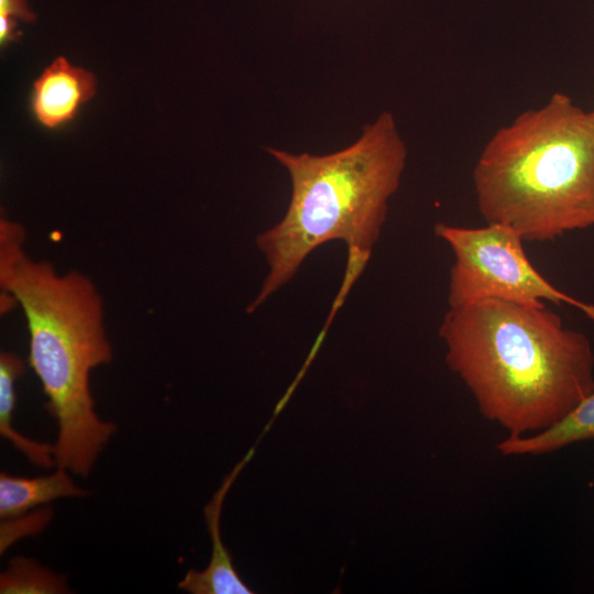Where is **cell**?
I'll return each instance as SVG.
<instances>
[{"instance_id":"10","label":"cell","mask_w":594,"mask_h":594,"mask_svg":"<svg viewBox=\"0 0 594 594\" xmlns=\"http://www.w3.org/2000/svg\"><path fill=\"white\" fill-rule=\"evenodd\" d=\"M65 580L25 558L11 560L9 569L1 574L0 593H64Z\"/></svg>"},{"instance_id":"9","label":"cell","mask_w":594,"mask_h":594,"mask_svg":"<svg viewBox=\"0 0 594 594\" xmlns=\"http://www.w3.org/2000/svg\"><path fill=\"white\" fill-rule=\"evenodd\" d=\"M67 470H58L50 475L24 477L0 474V517L2 520L23 516L38 505L61 497L82 496L85 491L77 487Z\"/></svg>"},{"instance_id":"12","label":"cell","mask_w":594,"mask_h":594,"mask_svg":"<svg viewBox=\"0 0 594 594\" xmlns=\"http://www.w3.org/2000/svg\"><path fill=\"white\" fill-rule=\"evenodd\" d=\"M20 33L16 30V20L0 16V43L6 45L7 43L15 40Z\"/></svg>"},{"instance_id":"8","label":"cell","mask_w":594,"mask_h":594,"mask_svg":"<svg viewBox=\"0 0 594 594\" xmlns=\"http://www.w3.org/2000/svg\"><path fill=\"white\" fill-rule=\"evenodd\" d=\"M594 439V388L553 426L527 436L506 437L496 444L507 457L542 455L570 444Z\"/></svg>"},{"instance_id":"2","label":"cell","mask_w":594,"mask_h":594,"mask_svg":"<svg viewBox=\"0 0 594 594\" xmlns=\"http://www.w3.org/2000/svg\"><path fill=\"white\" fill-rule=\"evenodd\" d=\"M266 151L288 173L292 194L284 217L256 239L268 272L248 312L293 279L312 251L333 240L348 248L341 305L371 256L404 174L407 146L395 117L381 112L356 141L333 153Z\"/></svg>"},{"instance_id":"4","label":"cell","mask_w":594,"mask_h":594,"mask_svg":"<svg viewBox=\"0 0 594 594\" xmlns=\"http://www.w3.org/2000/svg\"><path fill=\"white\" fill-rule=\"evenodd\" d=\"M486 223L546 242L594 227V111L554 92L498 128L472 173Z\"/></svg>"},{"instance_id":"3","label":"cell","mask_w":594,"mask_h":594,"mask_svg":"<svg viewBox=\"0 0 594 594\" xmlns=\"http://www.w3.org/2000/svg\"><path fill=\"white\" fill-rule=\"evenodd\" d=\"M23 241V228L1 219V312L13 304L24 312L29 362L58 427L55 462L86 476L117 429L98 418L89 388L90 371L112 358L101 298L85 275L58 274L50 262L28 256Z\"/></svg>"},{"instance_id":"6","label":"cell","mask_w":594,"mask_h":594,"mask_svg":"<svg viewBox=\"0 0 594 594\" xmlns=\"http://www.w3.org/2000/svg\"><path fill=\"white\" fill-rule=\"evenodd\" d=\"M96 78L90 72L74 66L63 56L55 58L34 80L31 111L47 129L69 123L80 107L96 92Z\"/></svg>"},{"instance_id":"11","label":"cell","mask_w":594,"mask_h":594,"mask_svg":"<svg viewBox=\"0 0 594 594\" xmlns=\"http://www.w3.org/2000/svg\"><path fill=\"white\" fill-rule=\"evenodd\" d=\"M0 16L24 22L35 20V14L29 8L26 0H0Z\"/></svg>"},{"instance_id":"5","label":"cell","mask_w":594,"mask_h":594,"mask_svg":"<svg viewBox=\"0 0 594 594\" xmlns=\"http://www.w3.org/2000/svg\"><path fill=\"white\" fill-rule=\"evenodd\" d=\"M435 234L452 251L449 307L499 299L534 307L566 304L594 322V305L558 289L531 264L518 233L497 223L470 228L439 222Z\"/></svg>"},{"instance_id":"13","label":"cell","mask_w":594,"mask_h":594,"mask_svg":"<svg viewBox=\"0 0 594 594\" xmlns=\"http://www.w3.org/2000/svg\"><path fill=\"white\" fill-rule=\"evenodd\" d=\"M593 111H594V109H593Z\"/></svg>"},{"instance_id":"1","label":"cell","mask_w":594,"mask_h":594,"mask_svg":"<svg viewBox=\"0 0 594 594\" xmlns=\"http://www.w3.org/2000/svg\"><path fill=\"white\" fill-rule=\"evenodd\" d=\"M439 337L480 414L508 437L553 426L594 388L590 339L546 306L484 299L449 307Z\"/></svg>"},{"instance_id":"7","label":"cell","mask_w":594,"mask_h":594,"mask_svg":"<svg viewBox=\"0 0 594 594\" xmlns=\"http://www.w3.org/2000/svg\"><path fill=\"white\" fill-rule=\"evenodd\" d=\"M254 453H249L226 476L223 483L205 507L206 522L212 541V553L208 566L202 571L189 570L178 583V587L191 594H251L254 593L239 576L233 566L232 556L224 547L220 534V514L224 497L246 462Z\"/></svg>"}]
</instances>
